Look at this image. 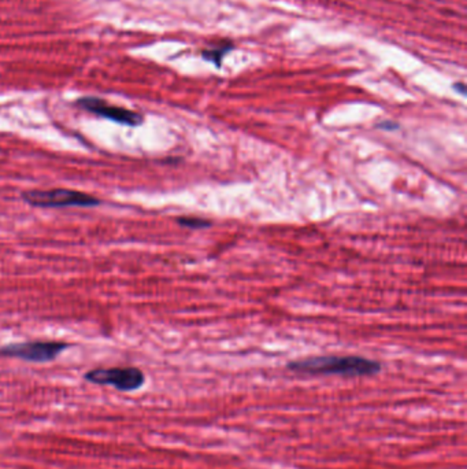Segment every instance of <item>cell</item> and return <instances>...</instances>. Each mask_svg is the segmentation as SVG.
I'll list each match as a JSON object with an SVG mask.
<instances>
[{
    "label": "cell",
    "instance_id": "cell-4",
    "mask_svg": "<svg viewBox=\"0 0 467 469\" xmlns=\"http://www.w3.org/2000/svg\"><path fill=\"white\" fill-rule=\"evenodd\" d=\"M69 348L63 342H26L8 345L0 349V355L21 358L29 362H48L55 359L59 354Z\"/></svg>",
    "mask_w": 467,
    "mask_h": 469
},
{
    "label": "cell",
    "instance_id": "cell-3",
    "mask_svg": "<svg viewBox=\"0 0 467 469\" xmlns=\"http://www.w3.org/2000/svg\"><path fill=\"white\" fill-rule=\"evenodd\" d=\"M85 380L100 385L113 386L119 391H136L143 387L146 382L144 373L137 368H109L93 369L85 373Z\"/></svg>",
    "mask_w": 467,
    "mask_h": 469
},
{
    "label": "cell",
    "instance_id": "cell-8",
    "mask_svg": "<svg viewBox=\"0 0 467 469\" xmlns=\"http://www.w3.org/2000/svg\"><path fill=\"white\" fill-rule=\"evenodd\" d=\"M380 128H385V129H396L397 125L396 124H392V122H383L378 125Z\"/></svg>",
    "mask_w": 467,
    "mask_h": 469
},
{
    "label": "cell",
    "instance_id": "cell-1",
    "mask_svg": "<svg viewBox=\"0 0 467 469\" xmlns=\"http://www.w3.org/2000/svg\"><path fill=\"white\" fill-rule=\"evenodd\" d=\"M288 369L303 375H340L356 378L377 375L381 371V364L358 355H329L289 362Z\"/></svg>",
    "mask_w": 467,
    "mask_h": 469
},
{
    "label": "cell",
    "instance_id": "cell-6",
    "mask_svg": "<svg viewBox=\"0 0 467 469\" xmlns=\"http://www.w3.org/2000/svg\"><path fill=\"white\" fill-rule=\"evenodd\" d=\"M232 50V45H224V47H220V48H214V50H210V51H204L203 52V58H206L207 61L215 64L217 66L221 65V61L224 58V55Z\"/></svg>",
    "mask_w": 467,
    "mask_h": 469
},
{
    "label": "cell",
    "instance_id": "cell-7",
    "mask_svg": "<svg viewBox=\"0 0 467 469\" xmlns=\"http://www.w3.org/2000/svg\"><path fill=\"white\" fill-rule=\"evenodd\" d=\"M180 225L187 227V228H192V230H200V228H206L210 227V223L203 220V218H197V217H181L178 218Z\"/></svg>",
    "mask_w": 467,
    "mask_h": 469
},
{
    "label": "cell",
    "instance_id": "cell-5",
    "mask_svg": "<svg viewBox=\"0 0 467 469\" xmlns=\"http://www.w3.org/2000/svg\"><path fill=\"white\" fill-rule=\"evenodd\" d=\"M78 107L82 110L91 112L99 117L107 118L110 121L118 122L121 125H128V126H139L143 122V116H140L136 112L128 110L125 107H118L109 105L106 100L99 99V98H82L77 100Z\"/></svg>",
    "mask_w": 467,
    "mask_h": 469
},
{
    "label": "cell",
    "instance_id": "cell-9",
    "mask_svg": "<svg viewBox=\"0 0 467 469\" xmlns=\"http://www.w3.org/2000/svg\"><path fill=\"white\" fill-rule=\"evenodd\" d=\"M457 88L461 91V94H465V92H466V91H465V85H464V84H458V85H455V89H457Z\"/></svg>",
    "mask_w": 467,
    "mask_h": 469
},
{
    "label": "cell",
    "instance_id": "cell-2",
    "mask_svg": "<svg viewBox=\"0 0 467 469\" xmlns=\"http://www.w3.org/2000/svg\"><path fill=\"white\" fill-rule=\"evenodd\" d=\"M22 199L35 207H93L100 204V200L89 194L75 190H48V191H28L22 194Z\"/></svg>",
    "mask_w": 467,
    "mask_h": 469
}]
</instances>
